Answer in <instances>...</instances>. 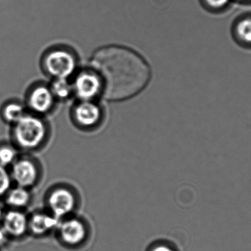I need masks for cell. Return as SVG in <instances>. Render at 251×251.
I'll use <instances>...</instances> for the list:
<instances>
[{"instance_id": "obj_10", "label": "cell", "mask_w": 251, "mask_h": 251, "mask_svg": "<svg viewBox=\"0 0 251 251\" xmlns=\"http://www.w3.org/2000/svg\"><path fill=\"white\" fill-rule=\"evenodd\" d=\"M58 225V219L51 213L36 212L28 216V232L35 237H42Z\"/></svg>"}, {"instance_id": "obj_17", "label": "cell", "mask_w": 251, "mask_h": 251, "mask_svg": "<svg viewBox=\"0 0 251 251\" xmlns=\"http://www.w3.org/2000/svg\"><path fill=\"white\" fill-rule=\"evenodd\" d=\"M10 170L0 165V197H4L13 185Z\"/></svg>"}, {"instance_id": "obj_9", "label": "cell", "mask_w": 251, "mask_h": 251, "mask_svg": "<svg viewBox=\"0 0 251 251\" xmlns=\"http://www.w3.org/2000/svg\"><path fill=\"white\" fill-rule=\"evenodd\" d=\"M74 88L79 98L84 101H88L100 92L101 83L97 74L83 72L76 78Z\"/></svg>"}, {"instance_id": "obj_3", "label": "cell", "mask_w": 251, "mask_h": 251, "mask_svg": "<svg viewBox=\"0 0 251 251\" xmlns=\"http://www.w3.org/2000/svg\"><path fill=\"white\" fill-rule=\"evenodd\" d=\"M43 65L46 72L55 79H65L72 75L76 66L75 56L64 50H54L47 53Z\"/></svg>"}, {"instance_id": "obj_5", "label": "cell", "mask_w": 251, "mask_h": 251, "mask_svg": "<svg viewBox=\"0 0 251 251\" xmlns=\"http://www.w3.org/2000/svg\"><path fill=\"white\" fill-rule=\"evenodd\" d=\"M54 102V96L51 88L43 84H36L28 90L25 105L30 113L41 116L52 109Z\"/></svg>"}, {"instance_id": "obj_14", "label": "cell", "mask_w": 251, "mask_h": 251, "mask_svg": "<svg viewBox=\"0 0 251 251\" xmlns=\"http://www.w3.org/2000/svg\"><path fill=\"white\" fill-rule=\"evenodd\" d=\"M26 113L27 109L25 106V103H22L18 100H11L7 102L1 106L0 116L4 123L13 126Z\"/></svg>"}, {"instance_id": "obj_21", "label": "cell", "mask_w": 251, "mask_h": 251, "mask_svg": "<svg viewBox=\"0 0 251 251\" xmlns=\"http://www.w3.org/2000/svg\"><path fill=\"white\" fill-rule=\"evenodd\" d=\"M152 251H174L172 249H170L168 246H159L155 248Z\"/></svg>"}, {"instance_id": "obj_15", "label": "cell", "mask_w": 251, "mask_h": 251, "mask_svg": "<svg viewBox=\"0 0 251 251\" xmlns=\"http://www.w3.org/2000/svg\"><path fill=\"white\" fill-rule=\"evenodd\" d=\"M201 2L206 11L214 15L225 13L234 4L233 0H201Z\"/></svg>"}, {"instance_id": "obj_2", "label": "cell", "mask_w": 251, "mask_h": 251, "mask_svg": "<svg viewBox=\"0 0 251 251\" xmlns=\"http://www.w3.org/2000/svg\"><path fill=\"white\" fill-rule=\"evenodd\" d=\"M47 135L45 122L41 116L30 112L11 126L13 144L23 151H32L41 147Z\"/></svg>"}, {"instance_id": "obj_19", "label": "cell", "mask_w": 251, "mask_h": 251, "mask_svg": "<svg viewBox=\"0 0 251 251\" xmlns=\"http://www.w3.org/2000/svg\"><path fill=\"white\" fill-rule=\"evenodd\" d=\"M10 239L9 238L6 231L0 224V250L5 248L10 243Z\"/></svg>"}, {"instance_id": "obj_12", "label": "cell", "mask_w": 251, "mask_h": 251, "mask_svg": "<svg viewBox=\"0 0 251 251\" xmlns=\"http://www.w3.org/2000/svg\"><path fill=\"white\" fill-rule=\"evenodd\" d=\"M75 118L78 123L84 127L97 125L101 117V111L98 106L89 101H83L75 109Z\"/></svg>"}, {"instance_id": "obj_20", "label": "cell", "mask_w": 251, "mask_h": 251, "mask_svg": "<svg viewBox=\"0 0 251 251\" xmlns=\"http://www.w3.org/2000/svg\"><path fill=\"white\" fill-rule=\"evenodd\" d=\"M234 4L243 6H251V0H233Z\"/></svg>"}, {"instance_id": "obj_4", "label": "cell", "mask_w": 251, "mask_h": 251, "mask_svg": "<svg viewBox=\"0 0 251 251\" xmlns=\"http://www.w3.org/2000/svg\"><path fill=\"white\" fill-rule=\"evenodd\" d=\"M12 181L18 187L30 190L39 180L40 171L35 161L27 156H21L12 165L10 170Z\"/></svg>"}, {"instance_id": "obj_22", "label": "cell", "mask_w": 251, "mask_h": 251, "mask_svg": "<svg viewBox=\"0 0 251 251\" xmlns=\"http://www.w3.org/2000/svg\"><path fill=\"white\" fill-rule=\"evenodd\" d=\"M4 206H3L2 203L0 201V223H1V219H2L3 215L4 212Z\"/></svg>"}, {"instance_id": "obj_1", "label": "cell", "mask_w": 251, "mask_h": 251, "mask_svg": "<svg viewBox=\"0 0 251 251\" xmlns=\"http://www.w3.org/2000/svg\"><path fill=\"white\" fill-rule=\"evenodd\" d=\"M92 65L101 83L106 98L121 100L141 91L150 70L139 55L124 47H109L97 52Z\"/></svg>"}, {"instance_id": "obj_16", "label": "cell", "mask_w": 251, "mask_h": 251, "mask_svg": "<svg viewBox=\"0 0 251 251\" xmlns=\"http://www.w3.org/2000/svg\"><path fill=\"white\" fill-rule=\"evenodd\" d=\"M19 158V150L14 144H0V165L4 167H11Z\"/></svg>"}, {"instance_id": "obj_7", "label": "cell", "mask_w": 251, "mask_h": 251, "mask_svg": "<svg viewBox=\"0 0 251 251\" xmlns=\"http://www.w3.org/2000/svg\"><path fill=\"white\" fill-rule=\"evenodd\" d=\"M75 197L72 192L65 188L53 190L47 199L51 215L57 219L71 213L75 209Z\"/></svg>"}, {"instance_id": "obj_18", "label": "cell", "mask_w": 251, "mask_h": 251, "mask_svg": "<svg viewBox=\"0 0 251 251\" xmlns=\"http://www.w3.org/2000/svg\"><path fill=\"white\" fill-rule=\"evenodd\" d=\"M54 97L65 98L70 94L71 87L65 79H56L51 87Z\"/></svg>"}, {"instance_id": "obj_8", "label": "cell", "mask_w": 251, "mask_h": 251, "mask_svg": "<svg viewBox=\"0 0 251 251\" xmlns=\"http://www.w3.org/2000/svg\"><path fill=\"white\" fill-rule=\"evenodd\" d=\"M231 35L239 47L251 50V12L242 13L235 18L231 24Z\"/></svg>"}, {"instance_id": "obj_11", "label": "cell", "mask_w": 251, "mask_h": 251, "mask_svg": "<svg viewBox=\"0 0 251 251\" xmlns=\"http://www.w3.org/2000/svg\"><path fill=\"white\" fill-rule=\"evenodd\" d=\"M60 236L64 243L68 245L79 244L85 240L86 229L81 221L71 219L65 221L60 225Z\"/></svg>"}, {"instance_id": "obj_13", "label": "cell", "mask_w": 251, "mask_h": 251, "mask_svg": "<svg viewBox=\"0 0 251 251\" xmlns=\"http://www.w3.org/2000/svg\"><path fill=\"white\" fill-rule=\"evenodd\" d=\"M3 198L8 209L23 210L30 203L32 194L28 189L15 186L9 190Z\"/></svg>"}, {"instance_id": "obj_6", "label": "cell", "mask_w": 251, "mask_h": 251, "mask_svg": "<svg viewBox=\"0 0 251 251\" xmlns=\"http://www.w3.org/2000/svg\"><path fill=\"white\" fill-rule=\"evenodd\" d=\"M1 225L10 240L23 239L28 234V216L23 210L8 209L4 211Z\"/></svg>"}]
</instances>
